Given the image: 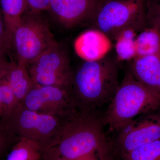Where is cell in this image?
<instances>
[{
	"label": "cell",
	"instance_id": "obj_1",
	"mask_svg": "<svg viewBox=\"0 0 160 160\" xmlns=\"http://www.w3.org/2000/svg\"><path fill=\"white\" fill-rule=\"evenodd\" d=\"M104 127L102 116L96 111H78L66 120L58 142L46 151L57 157L68 160L109 153V141Z\"/></svg>",
	"mask_w": 160,
	"mask_h": 160
},
{
	"label": "cell",
	"instance_id": "obj_2",
	"mask_svg": "<svg viewBox=\"0 0 160 160\" xmlns=\"http://www.w3.org/2000/svg\"><path fill=\"white\" fill-rule=\"evenodd\" d=\"M118 67L105 58L85 62L72 73L71 92L78 109L83 112L96 111L109 104L118 88Z\"/></svg>",
	"mask_w": 160,
	"mask_h": 160
},
{
	"label": "cell",
	"instance_id": "obj_3",
	"mask_svg": "<svg viewBox=\"0 0 160 160\" xmlns=\"http://www.w3.org/2000/svg\"><path fill=\"white\" fill-rule=\"evenodd\" d=\"M160 107V94L137 81L129 72L126 74L102 116L104 126L117 132L142 115Z\"/></svg>",
	"mask_w": 160,
	"mask_h": 160
},
{
	"label": "cell",
	"instance_id": "obj_4",
	"mask_svg": "<svg viewBox=\"0 0 160 160\" xmlns=\"http://www.w3.org/2000/svg\"><path fill=\"white\" fill-rule=\"evenodd\" d=\"M66 121L19 105L1 124L12 137L36 143L43 153L58 142Z\"/></svg>",
	"mask_w": 160,
	"mask_h": 160
},
{
	"label": "cell",
	"instance_id": "obj_5",
	"mask_svg": "<svg viewBox=\"0 0 160 160\" xmlns=\"http://www.w3.org/2000/svg\"><path fill=\"white\" fill-rule=\"evenodd\" d=\"M146 0H99L91 20L97 29L115 38L127 28L142 31L147 26Z\"/></svg>",
	"mask_w": 160,
	"mask_h": 160
},
{
	"label": "cell",
	"instance_id": "obj_6",
	"mask_svg": "<svg viewBox=\"0 0 160 160\" xmlns=\"http://www.w3.org/2000/svg\"><path fill=\"white\" fill-rule=\"evenodd\" d=\"M13 39L18 62L26 66L58 43L47 21L31 12L13 29Z\"/></svg>",
	"mask_w": 160,
	"mask_h": 160
},
{
	"label": "cell",
	"instance_id": "obj_7",
	"mask_svg": "<svg viewBox=\"0 0 160 160\" xmlns=\"http://www.w3.org/2000/svg\"><path fill=\"white\" fill-rule=\"evenodd\" d=\"M33 82L71 89L73 72L68 53L58 43L27 65Z\"/></svg>",
	"mask_w": 160,
	"mask_h": 160
},
{
	"label": "cell",
	"instance_id": "obj_8",
	"mask_svg": "<svg viewBox=\"0 0 160 160\" xmlns=\"http://www.w3.org/2000/svg\"><path fill=\"white\" fill-rule=\"evenodd\" d=\"M26 109L66 121L79 111L71 89L33 84L20 104Z\"/></svg>",
	"mask_w": 160,
	"mask_h": 160
},
{
	"label": "cell",
	"instance_id": "obj_9",
	"mask_svg": "<svg viewBox=\"0 0 160 160\" xmlns=\"http://www.w3.org/2000/svg\"><path fill=\"white\" fill-rule=\"evenodd\" d=\"M153 112L139 116L116 132L114 142H109L111 153L120 156L160 139V114Z\"/></svg>",
	"mask_w": 160,
	"mask_h": 160
},
{
	"label": "cell",
	"instance_id": "obj_10",
	"mask_svg": "<svg viewBox=\"0 0 160 160\" xmlns=\"http://www.w3.org/2000/svg\"><path fill=\"white\" fill-rule=\"evenodd\" d=\"M99 0H50L49 9L64 26L71 28L91 20Z\"/></svg>",
	"mask_w": 160,
	"mask_h": 160
},
{
	"label": "cell",
	"instance_id": "obj_11",
	"mask_svg": "<svg viewBox=\"0 0 160 160\" xmlns=\"http://www.w3.org/2000/svg\"><path fill=\"white\" fill-rule=\"evenodd\" d=\"M112 42L106 33L97 29L82 32L75 40L74 51L85 62L102 59L111 50Z\"/></svg>",
	"mask_w": 160,
	"mask_h": 160
},
{
	"label": "cell",
	"instance_id": "obj_12",
	"mask_svg": "<svg viewBox=\"0 0 160 160\" xmlns=\"http://www.w3.org/2000/svg\"><path fill=\"white\" fill-rule=\"evenodd\" d=\"M129 72L140 83L160 94V54L135 58Z\"/></svg>",
	"mask_w": 160,
	"mask_h": 160
},
{
	"label": "cell",
	"instance_id": "obj_13",
	"mask_svg": "<svg viewBox=\"0 0 160 160\" xmlns=\"http://www.w3.org/2000/svg\"><path fill=\"white\" fill-rule=\"evenodd\" d=\"M5 72L10 87L20 105L34 84L27 66L18 62L17 65Z\"/></svg>",
	"mask_w": 160,
	"mask_h": 160
},
{
	"label": "cell",
	"instance_id": "obj_14",
	"mask_svg": "<svg viewBox=\"0 0 160 160\" xmlns=\"http://www.w3.org/2000/svg\"><path fill=\"white\" fill-rule=\"evenodd\" d=\"M133 28H127L120 31L114 38L115 50L118 60L129 61L137 58V32Z\"/></svg>",
	"mask_w": 160,
	"mask_h": 160
},
{
	"label": "cell",
	"instance_id": "obj_15",
	"mask_svg": "<svg viewBox=\"0 0 160 160\" xmlns=\"http://www.w3.org/2000/svg\"><path fill=\"white\" fill-rule=\"evenodd\" d=\"M137 58L160 54V32L152 27L145 28L136 37Z\"/></svg>",
	"mask_w": 160,
	"mask_h": 160
},
{
	"label": "cell",
	"instance_id": "obj_16",
	"mask_svg": "<svg viewBox=\"0 0 160 160\" xmlns=\"http://www.w3.org/2000/svg\"><path fill=\"white\" fill-rule=\"evenodd\" d=\"M43 151L37 144L21 139L12 147L6 160H40Z\"/></svg>",
	"mask_w": 160,
	"mask_h": 160
},
{
	"label": "cell",
	"instance_id": "obj_17",
	"mask_svg": "<svg viewBox=\"0 0 160 160\" xmlns=\"http://www.w3.org/2000/svg\"><path fill=\"white\" fill-rule=\"evenodd\" d=\"M121 160H160V139L119 156Z\"/></svg>",
	"mask_w": 160,
	"mask_h": 160
},
{
	"label": "cell",
	"instance_id": "obj_18",
	"mask_svg": "<svg viewBox=\"0 0 160 160\" xmlns=\"http://www.w3.org/2000/svg\"><path fill=\"white\" fill-rule=\"evenodd\" d=\"M0 99L4 111L3 121L19 105L9 85L5 71L0 72Z\"/></svg>",
	"mask_w": 160,
	"mask_h": 160
},
{
	"label": "cell",
	"instance_id": "obj_19",
	"mask_svg": "<svg viewBox=\"0 0 160 160\" xmlns=\"http://www.w3.org/2000/svg\"><path fill=\"white\" fill-rule=\"evenodd\" d=\"M0 7L14 29L19 23L27 5L26 0H0Z\"/></svg>",
	"mask_w": 160,
	"mask_h": 160
},
{
	"label": "cell",
	"instance_id": "obj_20",
	"mask_svg": "<svg viewBox=\"0 0 160 160\" xmlns=\"http://www.w3.org/2000/svg\"><path fill=\"white\" fill-rule=\"evenodd\" d=\"M145 11L147 26L160 32V0H146Z\"/></svg>",
	"mask_w": 160,
	"mask_h": 160
},
{
	"label": "cell",
	"instance_id": "obj_21",
	"mask_svg": "<svg viewBox=\"0 0 160 160\" xmlns=\"http://www.w3.org/2000/svg\"><path fill=\"white\" fill-rule=\"evenodd\" d=\"M27 7L31 12L39 13L41 11L49 9L50 0H26Z\"/></svg>",
	"mask_w": 160,
	"mask_h": 160
},
{
	"label": "cell",
	"instance_id": "obj_22",
	"mask_svg": "<svg viewBox=\"0 0 160 160\" xmlns=\"http://www.w3.org/2000/svg\"><path fill=\"white\" fill-rule=\"evenodd\" d=\"M13 138L4 129L2 124L0 125V154L6 149L9 140Z\"/></svg>",
	"mask_w": 160,
	"mask_h": 160
},
{
	"label": "cell",
	"instance_id": "obj_23",
	"mask_svg": "<svg viewBox=\"0 0 160 160\" xmlns=\"http://www.w3.org/2000/svg\"><path fill=\"white\" fill-rule=\"evenodd\" d=\"M76 160H112L107 153H98Z\"/></svg>",
	"mask_w": 160,
	"mask_h": 160
},
{
	"label": "cell",
	"instance_id": "obj_24",
	"mask_svg": "<svg viewBox=\"0 0 160 160\" xmlns=\"http://www.w3.org/2000/svg\"><path fill=\"white\" fill-rule=\"evenodd\" d=\"M3 117H4V111H3L2 104L0 99V125L2 121Z\"/></svg>",
	"mask_w": 160,
	"mask_h": 160
},
{
	"label": "cell",
	"instance_id": "obj_25",
	"mask_svg": "<svg viewBox=\"0 0 160 160\" xmlns=\"http://www.w3.org/2000/svg\"><path fill=\"white\" fill-rule=\"evenodd\" d=\"M4 30V24H3L2 20L0 17V37L2 35Z\"/></svg>",
	"mask_w": 160,
	"mask_h": 160
}]
</instances>
